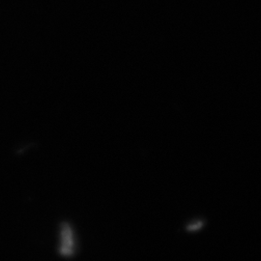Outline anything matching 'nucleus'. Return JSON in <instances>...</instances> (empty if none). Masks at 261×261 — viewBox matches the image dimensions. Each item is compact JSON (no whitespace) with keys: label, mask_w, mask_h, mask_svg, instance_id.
Masks as SVG:
<instances>
[{"label":"nucleus","mask_w":261,"mask_h":261,"mask_svg":"<svg viewBox=\"0 0 261 261\" xmlns=\"http://www.w3.org/2000/svg\"><path fill=\"white\" fill-rule=\"evenodd\" d=\"M74 236L73 230L68 224H62L61 228V247L60 252L64 256H70L74 253Z\"/></svg>","instance_id":"nucleus-1"}]
</instances>
